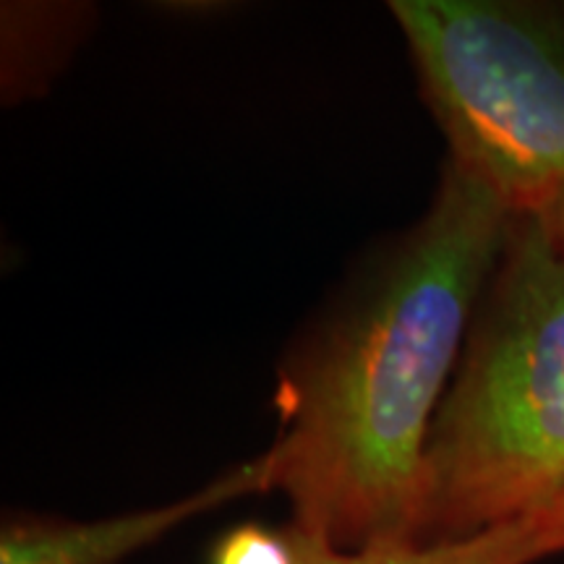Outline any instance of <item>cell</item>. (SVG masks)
I'll list each match as a JSON object with an SVG mask.
<instances>
[{
    "instance_id": "3",
    "label": "cell",
    "mask_w": 564,
    "mask_h": 564,
    "mask_svg": "<svg viewBox=\"0 0 564 564\" xmlns=\"http://www.w3.org/2000/svg\"><path fill=\"white\" fill-rule=\"evenodd\" d=\"M449 160L514 215L564 188V3L394 0Z\"/></svg>"
},
{
    "instance_id": "6",
    "label": "cell",
    "mask_w": 564,
    "mask_h": 564,
    "mask_svg": "<svg viewBox=\"0 0 564 564\" xmlns=\"http://www.w3.org/2000/svg\"><path fill=\"white\" fill-rule=\"evenodd\" d=\"M212 564H295V546L291 535L246 523L223 535Z\"/></svg>"
},
{
    "instance_id": "1",
    "label": "cell",
    "mask_w": 564,
    "mask_h": 564,
    "mask_svg": "<svg viewBox=\"0 0 564 564\" xmlns=\"http://www.w3.org/2000/svg\"><path fill=\"white\" fill-rule=\"evenodd\" d=\"M512 220L447 160L426 215L282 373L264 455L295 535L340 552L421 544L423 449Z\"/></svg>"
},
{
    "instance_id": "2",
    "label": "cell",
    "mask_w": 564,
    "mask_h": 564,
    "mask_svg": "<svg viewBox=\"0 0 564 564\" xmlns=\"http://www.w3.org/2000/svg\"><path fill=\"white\" fill-rule=\"evenodd\" d=\"M564 497V251L514 215L423 449L421 544L544 514Z\"/></svg>"
},
{
    "instance_id": "4",
    "label": "cell",
    "mask_w": 564,
    "mask_h": 564,
    "mask_svg": "<svg viewBox=\"0 0 564 564\" xmlns=\"http://www.w3.org/2000/svg\"><path fill=\"white\" fill-rule=\"evenodd\" d=\"M270 460L253 457L178 502L95 523L13 518L0 533V564H121L186 520L246 497L270 491Z\"/></svg>"
},
{
    "instance_id": "7",
    "label": "cell",
    "mask_w": 564,
    "mask_h": 564,
    "mask_svg": "<svg viewBox=\"0 0 564 564\" xmlns=\"http://www.w3.org/2000/svg\"><path fill=\"white\" fill-rule=\"evenodd\" d=\"M539 215L544 217L549 232H552L556 246L564 251V188L554 196V202L549 204L544 212H539Z\"/></svg>"
},
{
    "instance_id": "5",
    "label": "cell",
    "mask_w": 564,
    "mask_h": 564,
    "mask_svg": "<svg viewBox=\"0 0 564 564\" xmlns=\"http://www.w3.org/2000/svg\"><path fill=\"white\" fill-rule=\"evenodd\" d=\"M288 535L295 546V564H533L564 552L549 512L460 541L394 544L366 552H340L293 531Z\"/></svg>"
},
{
    "instance_id": "8",
    "label": "cell",
    "mask_w": 564,
    "mask_h": 564,
    "mask_svg": "<svg viewBox=\"0 0 564 564\" xmlns=\"http://www.w3.org/2000/svg\"><path fill=\"white\" fill-rule=\"evenodd\" d=\"M549 514H552L556 531H560V539H562V544H564V497L552 507V510H549Z\"/></svg>"
}]
</instances>
